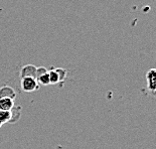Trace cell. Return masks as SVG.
I'll return each mask as SVG.
<instances>
[{
	"label": "cell",
	"instance_id": "1",
	"mask_svg": "<svg viewBox=\"0 0 156 149\" xmlns=\"http://www.w3.org/2000/svg\"><path fill=\"white\" fill-rule=\"evenodd\" d=\"M20 117H21L20 106H17V107L14 106L12 110L10 111H0V127L3 124L8 123V122L14 123V122L18 121Z\"/></svg>",
	"mask_w": 156,
	"mask_h": 149
},
{
	"label": "cell",
	"instance_id": "2",
	"mask_svg": "<svg viewBox=\"0 0 156 149\" xmlns=\"http://www.w3.org/2000/svg\"><path fill=\"white\" fill-rule=\"evenodd\" d=\"M51 85H62L68 77V71L62 68H52L48 71Z\"/></svg>",
	"mask_w": 156,
	"mask_h": 149
},
{
	"label": "cell",
	"instance_id": "3",
	"mask_svg": "<svg viewBox=\"0 0 156 149\" xmlns=\"http://www.w3.org/2000/svg\"><path fill=\"white\" fill-rule=\"evenodd\" d=\"M21 89L23 92L26 93H31L34 91H37L39 89V85L35 78L31 77H24L21 78V83H20Z\"/></svg>",
	"mask_w": 156,
	"mask_h": 149
},
{
	"label": "cell",
	"instance_id": "4",
	"mask_svg": "<svg viewBox=\"0 0 156 149\" xmlns=\"http://www.w3.org/2000/svg\"><path fill=\"white\" fill-rule=\"evenodd\" d=\"M36 81H37L38 85H42V86H48L51 85V82H49V75H48V71L44 67H39L36 69Z\"/></svg>",
	"mask_w": 156,
	"mask_h": 149
},
{
	"label": "cell",
	"instance_id": "5",
	"mask_svg": "<svg viewBox=\"0 0 156 149\" xmlns=\"http://www.w3.org/2000/svg\"><path fill=\"white\" fill-rule=\"evenodd\" d=\"M146 82H147V89L149 92L154 94L156 90V69H150L146 73Z\"/></svg>",
	"mask_w": 156,
	"mask_h": 149
},
{
	"label": "cell",
	"instance_id": "6",
	"mask_svg": "<svg viewBox=\"0 0 156 149\" xmlns=\"http://www.w3.org/2000/svg\"><path fill=\"white\" fill-rule=\"evenodd\" d=\"M36 68L34 65H26L23 66L20 69V77L24 78V77H31V78H35L36 77Z\"/></svg>",
	"mask_w": 156,
	"mask_h": 149
},
{
	"label": "cell",
	"instance_id": "7",
	"mask_svg": "<svg viewBox=\"0 0 156 149\" xmlns=\"http://www.w3.org/2000/svg\"><path fill=\"white\" fill-rule=\"evenodd\" d=\"M0 98H10L12 100H15L16 92L10 86H3L0 88Z\"/></svg>",
	"mask_w": 156,
	"mask_h": 149
},
{
	"label": "cell",
	"instance_id": "8",
	"mask_svg": "<svg viewBox=\"0 0 156 149\" xmlns=\"http://www.w3.org/2000/svg\"><path fill=\"white\" fill-rule=\"evenodd\" d=\"M14 106V100L12 99L0 98V111H10Z\"/></svg>",
	"mask_w": 156,
	"mask_h": 149
}]
</instances>
